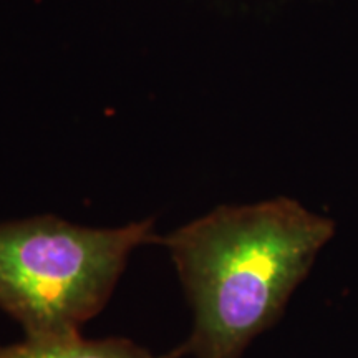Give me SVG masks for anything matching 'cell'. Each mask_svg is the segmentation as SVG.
<instances>
[{
  "mask_svg": "<svg viewBox=\"0 0 358 358\" xmlns=\"http://www.w3.org/2000/svg\"><path fill=\"white\" fill-rule=\"evenodd\" d=\"M155 219L87 227L52 214L0 224V308L27 338L80 334L115 292L134 249L158 243Z\"/></svg>",
  "mask_w": 358,
  "mask_h": 358,
  "instance_id": "obj_2",
  "label": "cell"
},
{
  "mask_svg": "<svg viewBox=\"0 0 358 358\" xmlns=\"http://www.w3.org/2000/svg\"><path fill=\"white\" fill-rule=\"evenodd\" d=\"M0 358H176L156 357L133 340L110 337L87 340L82 334L50 338H27L0 347Z\"/></svg>",
  "mask_w": 358,
  "mask_h": 358,
  "instance_id": "obj_3",
  "label": "cell"
},
{
  "mask_svg": "<svg viewBox=\"0 0 358 358\" xmlns=\"http://www.w3.org/2000/svg\"><path fill=\"white\" fill-rule=\"evenodd\" d=\"M334 231L330 219L275 198L221 206L158 237L192 308V330L174 357L241 358L279 320Z\"/></svg>",
  "mask_w": 358,
  "mask_h": 358,
  "instance_id": "obj_1",
  "label": "cell"
}]
</instances>
